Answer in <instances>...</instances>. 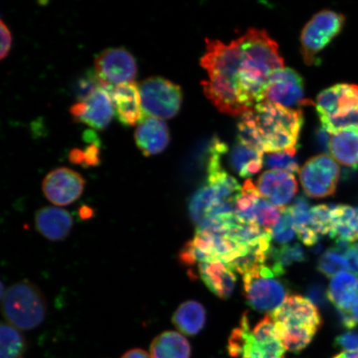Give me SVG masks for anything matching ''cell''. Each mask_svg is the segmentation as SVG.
Wrapping results in <instances>:
<instances>
[{"instance_id":"obj_7","label":"cell","mask_w":358,"mask_h":358,"mask_svg":"<svg viewBox=\"0 0 358 358\" xmlns=\"http://www.w3.org/2000/svg\"><path fill=\"white\" fill-rule=\"evenodd\" d=\"M345 17L332 10L316 13L304 26L301 36V52L304 62L315 64L317 55L341 32Z\"/></svg>"},{"instance_id":"obj_45","label":"cell","mask_w":358,"mask_h":358,"mask_svg":"<svg viewBox=\"0 0 358 358\" xmlns=\"http://www.w3.org/2000/svg\"><path fill=\"white\" fill-rule=\"evenodd\" d=\"M93 211L92 208L83 207L80 210V216L83 219H89L92 217Z\"/></svg>"},{"instance_id":"obj_25","label":"cell","mask_w":358,"mask_h":358,"mask_svg":"<svg viewBox=\"0 0 358 358\" xmlns=\"http://www.w3.org/2000/svg\"><path fill=\"white\" fill-rule=\"evenodd\" d=\"M206 310L201 304L194 301L182 303L174 312L172 322L183 334L194 336L201 332L206 324Z\"/></svg>"},{"instance_id":"obj_27","label":"cell","mask_w":358,"mask_h":358,"mask_svg":"<svg viewBox=\"0 0 358 358\" xmlns=\"http://www.w3.org/2000/svg\"><path fill=\"white\" fill-rule=\"evenodd\" d=\"M223 201L217 192L206 183L192 196L189 203L190 218L196 226L201 225L208 216V213L215 206Z\"/></svg>"},{"instance_id":"obj_24","label":"cell","mask_w":358,"mask_h":358,"mask_svg":"<svg viewBox=\"0 0 358 358\" xmlns=\"http://www.w3.org/2000/svg\"><path fill=\"white\" fill-rule=\"evenodd\" d=\"M150 355L151 358H190V343L181 334L166 331L152 341Z\"/></svg>"},{"instance_id":"obj_10","label":"cell","mask_w":358,"mask_h":358,"mask_svg":"<svg viewBox=\"0 0 358 358\" xmlns=\"http://www.w3.org/2000/svg\"><path fill=\"white\" fill-rule=\"evenodd\" d=\"M95 73L107 92L123 83L134 82L138 74L136 58L124 48L105 49L95 59Z\"/></svg>"},{"instance_id":"obj_42","label":"cell","mask_w":358,"mask_h":358,"mask_svg":"<svg viewBox=\"0 0 358 358\" xmlns=\"http://www.w3.org/2000/svg\"><path fill=\"white\" fill-rule=\"evenodd\" d=\"M13 38L12 33L8 27L1 20V51L0 56L1 59H4L8 53H10L12 48Z\"/></svg>"},{"instance_id":"obj_15","label":"cell","mask_w":358,"mask_h":358,"mask_svg":"<svg viewBox=\"0 0 358 358\" xmlns=\"http://www.w3.org/2000/svg\"><path fill=\"white\" fill-rule=\"evenodd\" d=\"M108 92L116 117L124 127H136L145 119L140 85L134 82L123 83L110 88Z\"/></svg>"},{"instance_id":"obj_26","label":"cell","mask_w":358,"mask_h":358,"mask_svg":"<svg viewBox=\"0 0 358 358\" xmlns=\"http://www.w3.org/2000/svg\"><path fill=\"white\" fill-rule=\"evenodd\" d=\"M271 315L297 317L320 329L323 319L315 303L299 294L289 295L285 302Z\"/></svg>"},{"instance_id":"obj_11","label":"cell","mask_w":358,"mask_h":358,"mask_svg":"<svg viewBox=\"0 0 358 358\" xmlns=\"http://www.w3.org/2000/svg\"><path fill=\"white\" fill-rule=\"evenodd\" d=\"M227 351L232 357L284 358L286 349L278 338L258 341L250 330L248 313H245L240 327L232 331L228 339Z\"/></svg>"},{"instance_id":"obj_13","label":"cell","mask_w":358,"mask_h":358,"mask_svg":"<svg viewBox=\"0 0 358 358\" xmlns=\"http://www.w3.org/2000/svg\"><path fill=\"white\" fill-rule=\"evenodd\" d=\"M85 178L74 170L62 167L52 170L45 177L43 192L47 199L56 206L75 203L83 195Z\"/></svg>"},{"instance_id":"obj_1","label":"cell","mask_w":358,"mask_h":358,"mask_svg":"<svg viewBox=\"0 0 358 358\" xmlns=\"http://www.w3.org/2000/svg\"><path fill=\"white\" fill-rule=\"evenodd\" d=\"M239 39V97L249 110L265 101L268 80L276 71L284 69V59L278 44L265 30L250 29Z\"/></svg>"},{"instance_id":"obj_16","label":"cell","mask_w":358,"mask_h":358,"mask_svg":"<svg viewBox=\"0 0 358 358\" xmlns=\"http://www.w3.org/2000/svg\"><path fill=\"white\" fill-rule=\"evenodd\" d=\"M257 187L259 194L273 205L285 208L298 192V182L292 173L270 169L259 177Z\"/></svg>"},{"instance_id":"obj_33","label":"cell","mask_w":358,"mask_h":358,"mask_svg":"<svg viewBox=\"0 0 358 358\" xmlns=\"http://www.w3.org/2000/svg\"><path fill=\"white\" fill-rule=\"evenodd\" d=\"M284 208L276 207L265 199L259 200L257 208V222L266 231L271 232L280 221Z\"/></svg>"},{"instance_id":"obj_29","label":"cell","mask_w":358,"mask_h":358,"mask_svg":"<svg viewBox=\"0 0 358 358\" xmlns=\"http://www.w3.org/2000/svg\"><path fill=\"white\" fill-rule=\"evenodd\" d=\"M262 199L257 185L248 179L235 199V215L243 223H257V208Z\"/></svg>"},{"instance_id":"obj_38","label":"cell","mask_w":358,"mask_h":358,"mask_svg":"<svg viewBox=\"0 0 358 358\" xmlns=\"http://www.w3.org/2000/svg\"><path fill=\"white\" fill-rule=\"evenodd\" d=\"M335 346L343 349L344 351L358 350V333H346L336 338Z\"/></svg>"},{"instance_id":"obj_21","label":"cell","mask_w":358,"mask_h":358,"mask_svg":"<svg viewBox=\"0 0 358 358\" xmlns=\"http://www.w3.org/2000/svg\"><path fill=\"white\" fill-rule=\"evenodd\" d=\"M333 230L330 237L348 244L358 241V208L348 205H331Z\"/></svg>"},{"instance_id":"obj_31","label":"cell","mask_w":358,"mask_h":358,"mask_svg":"<svg viewBox=\"0 0 358 358\" xmlns=\"http://www.w3.org/2000/svg\"><path fill=\"white\" fill-rule=\"evenodd\" d=\"M85 140L91 145L84 150L74 149L71 151L69 160L71 164H78L83 168L96 167L101 164L99 140L95 134L85 132Z\"/></svg>"},{"instance_id":"obj_14","label":"cell","mask_w":358,"mask_h":358,"mask_svg":"<svg viewBox=\"0 0 358 358\" xmlns=\"http://www.w3.org/2000/svg\"><path fill=\"white\" fill-rule=\"evenodd\" d=\"M70 113L76 122L103 131L111 122L115 109L109 92L100 87L86 100L75 103L70 108Z\"/></svg>"},{"instance_id":"obj_39","label":"cell","mask_w":358,"mask_h":358,"mask_svg":"<svg viewBox=\"0 0 358 358\" xmlns=\"http://www.w3.org/2000/svg\"><path fill=\"white\" fill-rule=\"evenodd\" d=\"M307 298L311 302L320 307L326 306L327 301H328V296L323 287L319 284H313L308 286L306 290Z\"/></svg>"},{"instance_id":"obj_8","label":"cell","mask_w":358,"mask_h":358,"mask_svg":"<svg viewBox=\"0 0 358 358\" xmlns=\"http://www.w3.org/2000/svg\"><path fill=\"white\" fill-rule=\"evenodd\" d=\"M142 106L150 117L172 119L181 109L182 92L178 85L162 77H151L140 84Z\"/></svg>"},{"instance_id":"obj_30","label":"cell","mask_w":358,"mask_h":358,"mask_svg":"<svg viewBox=\"0 0 358 358\" xmlns=\"http://www.w3.org/2000/svg\"><path fill=\"white\" fill-rule=\"evenodd\" d=\"M0 358H22L26 350L27 344L24 336L19 329L8 323H2L0 330Z\"/></svg>"},{"instance_id":"obj_12","label":"cell","mask_w":358,"mask_h":358,"mask_svg":"<svg viewBox=\"0 0 358 358\" xmlns=\"http://www.w3.org/2000/svg\"><path fill=\"white\" fill-rule=\"evenodd\" d=\"M265 101L289 108L315 105L304 98L303 79L296 71L287 67L276 71L268 80Z\"/></svg>"},{"instance_id":"obj_32","label":"cell","mask_w":358,"mask_h":358,"mask_svg":"<svg viewBox=\"0 0 358 358\" xmlns=\"http://www.w3.org/2000/svg\"><path fill=\"white\" fill-rule=\"evenodd\" d=\"M317 270L328 278H334L344 271L348 270V262L343 252L330 248L322 255L317 262Z\"/></svg>"},{"instance_id":"obj_23","label":"cell","mask_w":358,"mask_h":358,"mask_svg":"<svg viewBox=\"0 0 358 358\" xmlns=\"http://www.w3.org/2000/svg\"><path fill=\"white\" fill-rule=\"evenodd\" d=\"M229 162L232 170L241 178H250L261 171L264 153L255 148L236 140L232 147Z\"/></svg>"},{"instance_id":"obj_40","label":"cell","mask_w":358,"mask_h":358,"mask_svg":"<svg viewBox=\"0 0 358 358\" xmlns=\"http://www.w3.org/2000/svg\"><path fill=\"white\" fill-rule=\"evenodd\" d=\"M338 316L343 326L346 329H355L358 325V294L355 304L349 312L337 310Z\"/></svg>"},{"instance_id":"obj_20","label":"cell","mask_w":358,"mask_h":358,"mask_svg":"<svg viewBox=\"0 0 358 358\" xmlns=\"http://www.w3.org/2000/svg\"><path fill=\"white\" fill-rule=\"evenodd\" d=\"M358 294V276L341 272L331 280L327 296L337 310L349 312Z\"/></svg>"},{"instance_id":"obj_2","label":"cell","mask_w":358,"mask_h":358,"mask_svg":"<svg viewBox=\"0 0 358 358\" xmlns=\"http://www.w3.org/2000/svg\"><path fill=\"white\" fill-rule=\"evenodd\" d=\"M206 45L204 55L201 58V66L208 77L201 83L205 96L222 113L243 115L248 110L239 97L240 39L230 43L206 39Z\"/></svg>"},{"instance_id":"obj_34","label":"cell","mask_w":358,"mask_h":358,"mask_svg":"<svg viewBox=\"0 0 358 358\" xmlns=\"http://www.w3.org/2000/svg\"><path fill=\"white\" fill-rule=\"evenodd\" d=\"M311 227L320 236L329 235L333 230L332 207L322 204L311 208Z\"/></svg>"},{"instance_id":"obj_18","label":"cell","mask_w":358,"mask_h":358,"mask_svg":"<svg viewBox=\"0 0 358 358\" xmlns=\"http://www.w3.org/2000/svg\"><path fill=\"white\" fill-rule=\"evenodd\" d=\"M35 226L45 238L59 241L66 239L70 234L73 227V218L64 209L44 207L36 213Z\"/></svg>"},{"instance_id":"obj_5","label":"cell","mask_w":358,"mask_h":358,"mask_svg":"<svg viewBox=\"0 0 358 358\" xmlns=\"http://www.w3.org/2000/svg\"><path fill=\"white\" fill-rule=\"evenodd\" d=\"M2 313L8 324L15 328L33 330L46 317V299L37 285L28 280L17 282L2 295Z\"/></svg>"},{"instance_id":"obj_17","label":"cell","mask_w":358,"mask_h":358,"mask_svg":"<svg viewBox=\"0 0 358 358\" xmlns=\"http://www.w3.org/2000/svg\"><path fill=\"white\" fill-rule=\"evenodd\" d=\"M138 149L145 157L162 153L169 145L170 133L168 125L162 120L145 118L134 132Z\"/></svg>"},{"instance_id":"obj_28","label":"cell","mask_w":358,"mask_h":358,"mask_svg":"<svg viewBox=\"0 0 358 358\" xmlns=\"http://www.w3.org/2000/svg\"><path fill=\"white\" fill-rule=\"evenodd\" d=\"M268 259L270 266L276 277L285 274L286 268L294 263L306 262L307 255L302 246L298 243L283 245L280 248H271L268 252Z\"/></svg>"},{"instance_id":"obj_19","label":"cell","mask_w":358,"mask_h":358,"mask_svg":"<svg viewBox=\"0 0 358 358\" xmlns=\"http://www.w3.org/2000/svg\"><path fill=\"white\" fill-rule=\"evenodd\" d=\"M199 273L207 287L217 297L227 299L236 287L234 271L222 262H200Z\"/></svg>"},{"instance_id":"obj_44","label":"cell","mask_w":358,"mask_h":358,"mask_svg":"<svg viewBox=\"0 0 358 358\" xmlns=\"http://www.w3.org/2000/svg\"><path fill=\"white\" fill-rule=\"evenodd\" d=\"M332 358H358V350L343 351Z\"/></svg>"},{"instance_id":"obj_3","label":"cell","mask_w":358,"mask_h":358,"mask_svg":"<svg viewBox=\"0 0 358 358\" xmlns=\"http://www.w3.org/2000/svg\"><path fill=\"white\" fill-rule=\"evenodd\" d=\"M264 153L297 151L303 124L301 109L264 101L250 110Z\"/></svg>"},{"instance_id":"obj_22","label":"cell","mask_w":358,"mask_h":358,"mask_svg":"<svg viewBox=\"0 0 358 358\" xmlns=\"http://www.w3.org/2000/svg\"><path fill=\"white\" fill-rule=\"evenodd\" d=\"M329 152L343 166L358 169V129L331 134Z\"/></svg>"},{"instance_id":"obj_41","label":"cell","mask_w":358,"mask_h":358,"mask_svg":"<svg viewBox=\"0 0 358 358\" xmlns=\"http://www.w3.org/2000/svg\"><path fill=\"white\" fill-rule=\"evenodd\" d=\"M343 255L348 262V270L358 276V243L349 245Z\"/></svg>"},{"instance_id":"obj_4","label":"cell","mask_w":358,"mask_h":358,"mask_svg":"<svg viewBox=\"0 0 358 358\" xmlns=\"http://www.w3.org/2000/svg\"><path fill=\"white\" fill-rule=\"evenodd\" d=\"M316 110L322 128L330 134L358 129V86L334 85L320 93Z\"/></svg>"},{"instance_id":"obj_43","label":"cell","mask_w":358,"mask_h":358,"mask_svg":"<svg viewBox=\"0 0 358 358\" xmlns=\"http://www.w3.org/2000/svg\"><path fill=\"white\" fill-rule=\"evenodd\" d=\"M122 358H151L150 353L141 348H134L124 353Z\"/></svg>"},{"instance_id":"obj_9","label":"cell","mask_w":358,"mask_h":358,"mask_svg":"<svg viewBox=\"0 0 358 358\" xmlns=\"http://www.w3.org/2000/svg\"><path fill=\"white\" fill-rule=\"evenodd\" d=\"M304 192L312 199H324L335 194L340 177L338 164L328 155L308 159L299 170Z\"/></svg>"},{"instance_id":"obj_36","label":"cell","mask_w":358,"mask_h":358,"mask_svg":"<svg viewBox=\"0 0 358 358\" xmlns=\"http://www.w3.org/2000/svg\"><path fill=\"white\" fill-rule=\"evenodd\" d=\"M296 234L294 230V220L289 208H285L280 221L273 228L272 239L282 245L290 243Z\"/></svg>"},{"instance_id":"obj_37","label":"cell","mask_w":358,"mask_h":358,"mask_svg":"<svg viewBox=\"0 0 358 358\" xmlns=\"http://www.w3.org/2000/svg\"><path fill=\"white\" fill-rule=\"evenodd\" d=\"M100 87H102L95 71H87L86 73L80 76L75 85L74 92L78 101L86 100Z\"/></svg>"},{"instance_id":"obj_35","label":"cell","mask_w":358,"mask_h":358,"mask_svg":"<svg viewBox=\"0 0 358 358\" xmlns=\"http://www.w3.org/2000/svg\"><path fill=\"white\" fill-rule=\"evenodd\" d=\"M296 151H284L280 153L268 154L265 160L268 168L289 173H299V165L296 157Z\"/></svg>"},{"instance_id":"obj_6","label":"cell","mask_w":358,"mask_h":358,"mask_svg":"<svg viewBox=\"0 0 358 358\" xmlns=\"http://www.w3.org/2000/svg\"><path fill=\"white\" fill-rule=\"evenodd\" d=\"M276 277L268 265H263L243 275L246 302L253 310L275 312L289 296L288 286Z\"/></svg>"}]
</instances>
